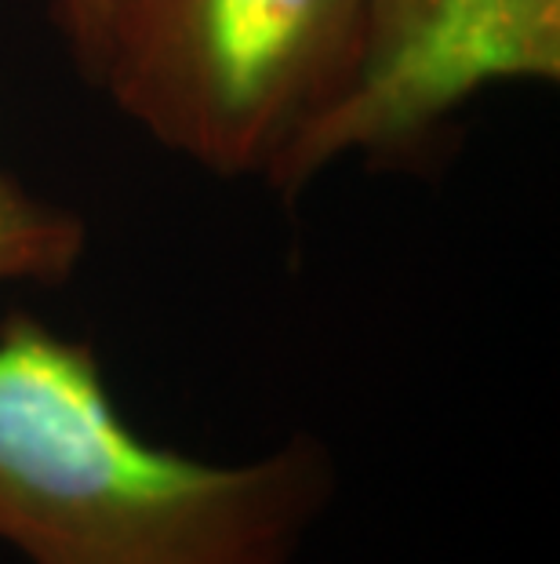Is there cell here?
<instances>
[{"instance_id": "7a4b0ae2", "label": "cell", "mask_w": 560, "mask_h": 564, "mask_svg": "<svg viewBox=\"0 0 560 564\" xmlns=\"http://www.w3.org/2000/svg\"><path fill=\"white\" fill-rule=\"evenodd\" d=\"M364 15L367 0H131L99 84L161 147L273 178L350 88Z\"/></svg>"}, {"instance_id": "277c9868", "label": "cell", "mask_w": 560, "mask_h": 564, "mask_svg": "<svg viewBox=\"0 0 560 564\" xmlns=\"http://www.w3.org/2000/svg\"><path fill=\"white\" fill-rule=\"evenodd\" d=\"M88 248L77 212L33 194L0 167V284H63Z\"/></svg>"}, {"instance_id": "5b68a950", "label": "cell", "mask_w": 560, "mask_h": 564, "mask_svg": "<svg viewBox=\"0 0 560 564\" xmlns=\"http://www.w3.org/2000/svg\"><path fill=\"white\" fill-rule=\"evenodd\" d=\"M128 8L131 0H55L58 26H63L69 52L91 84H99L102 77Z\"/></svg>"}, {"instance_id": "6da1fadb", "label": "cell", "mask_w": 560, "mask_h": 564, "mask_svg": "<svg viewBox=\"0 0 560 564\" xmlns=\"http://www.w3.org/2000/svg\"><path fill=\"white\" fill-rule=\"evenodd\" d=\"M331 496L317 437L194 459L128 423L88 339L0 321V543L30 564H292Z\"/></svg>"}, {"instance_id": "3957f363", "label": "cell", "mask_w": 560, "mask_h": 564, "mask_svg": "<svg viewBox=\"0 0 560 564\" xmlns=\"http://www.w3.org/2000/svg\"><path fill=\"white\" fill-rule=\"evenodd\" d=\"M506 80H560V0H367L350 88L270 183L295 197L342 153L426 158L476 91Z\"/></svg>"}]
</instances>
